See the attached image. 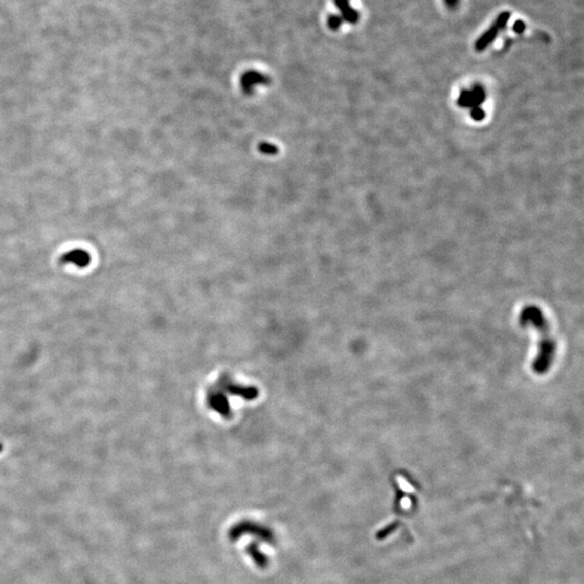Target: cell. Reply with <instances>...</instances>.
<instances>
[{
    "mask_svg": "<svg viewBox=\"0 0 584 584\" xmlns=\"http://www.w3.org/2000/svg\"><path fill=\"white\" fill-rule=\"evenodd\" d=\"M259 391L254 386H246L235 382L230 375L222 374L207 391V405L209 408L226 420L231 419L230 398L239 397L244 400H253L258 397Z\"/></svg>",
    "mask_w": 584,
    "mask_h": 584,
    "instance_id": "cell-1",
    "label": "cell"
},
{
    "mask_svg": "<svg viewBox=\"0 0 584 584\" xmlns=\"http://www.w3.org/2000/svg\"><path fill=\"white\" fill-rule=\"evenodd\" d=\"M520 322L523 326H533L539 332V352L532 364V369L535 373H545L551 367L555 354V342L548 320L536 306H527L522 310Z\"/></svg>",
    "mask_w": 584,
    "mask_h": 584,
    "instance_id": "cell-2",
    "label": "cell"
},
{
    "mask_svg": "<svg viewBox=\"0 0 584 584\" xmlns=\"http://www.w3.org/2000/svg\"><path fill=\"white\" fill-rule=\"evenodd\" d=\"M510 18H511V13L508 11L502 12L500 15H499L496 18V21L493 22V24L490 26V28L487 30L477 39V41L475 43V50L477 52H482L487 48L489 44H491L493 42V40L496 39V37L499 35V33H500L503 28L506 26L508 21H510Z\"/></svg>",
    "mask_w": 584,
    "mask_h": 584,
    "instance_id": "cell-3",
    "label": "cell"
},
{
    "mask_svg": "<svg viewBox=\"0 0 584 584\" xmlns=\"http://www.w3.org/2000/svg\"><path fill=\"white\" fill-rule=\"evenodd\" d=\"M91 262L90 254L82 249H75L63 254L61 258L62 264H73L77 267H87Z\"/></svg>",
    "mask_w": 584,
    "mask_h": 584,
    "instance_id": "cell-4",
    "label": "cell"
},
{
    "mask_svg": "<svg viewBox=\"0 0 584 584\" xmlns=\"http://www.w3.org/2000/svg\"><path fill=\"white\" fill-rule=\"evenodd\" d=\"M335 6L340 11V15H338L341 18L342 22H347L351 24H355L360 20V14L355 9H353L350 5V0H334Z\"/></svg>",
    "mask_w": 584,
    "mask_h": 584,
    "instance_id": "cell-5",
    "label": "cell"
},
{
    "mask_svg": "<svg viewBox=\"0 0 584 584\" xmlns=\"http://www.w3.org/2000/svg\"><path fill=\"white\" fill-rule=\"evenodd\" d=\"M458 104H459V106L464 107V108L477 107L472 90L470 89L469 90H462V92H461L460 97L458 99Z\"/></svg>",
    "mask_w": 584,
    "mask_h": 584,
    "instance_id": "cell-6",
    "label": "cell"
},
{
    "mask_svg": "<svg viewBox=\"0 0 584 584\" xmlns=\"http://www.w3.org/2000/svg\"><path fill=\"white\" fill-rule=\"evenodd\" d=\"M470 116L472 118L476 121H480L485 118V111L483 110V108L480 106L474 107V108H470Z\"/></svg>",
    "mask_w": 584,
    "mask_h": 584,
    "instance_id": "cell-7",
    "label": "cell"
},
{
    "mask_svg": "<svg viewBox=\"0 0 584 584\" xmlns=\"http://www.w3.org/2000/svg\"><path fill=\"white\" fill-rule=\"evenodd\" d=\"M513 28H514V32H515V33L521 34V33H523V32L525 31L526 25H525V23H524L523 21H517V22L514 24Z\"/></svg>",
    "mask_w": 584,
    "mask_h": 584,
    "instance_id": "cell-8",
    "label": "cell"
},
{
    "mask_svg": "<svg viewBox=\"0 0 584 584\" xmlns=\"http://www.w3.org/2000/svg\"><path fill=\"white\" fill-rule=\"evenodd\" d=\"M444 2H445L446 6H447L449 9H451V10H454V9H456V8L458 7V5H459V3H460V0H444Z\"/></svg>",
    "mask_w": 584,
    "mask_h": 584,
    "instance_id": "cell-9",
    "label": "cell"
},
{
    "mask_svg": "<svg viewBox=\"0 0 584 584\" xmlns=\"http://www.w3.org/2000/svg\"><path fill=\"white\" fill-rule=\"evenodd\" d=\"M2 450H3V445L0 444V452H2Z\"/></svg>",
    "mask_w": 584,
    "mask_h": 584,
    "instance_id": "cell-10",
    "label": "cell"
}]
</instances>
